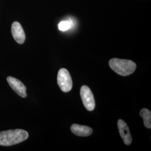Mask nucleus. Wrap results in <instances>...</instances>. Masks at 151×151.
<instances>
[{
    "label": "nucleus",
    "instance_id": "f257e3e1",
    "mask_svg": "<svg viewBox=\"0 0 151 151\" xmlns=\"http://www.w3.org/2000/svg\"><path fill=\"white\" fill-rule=\"evenodd\" d=\"M28 137V133L24 130L2 131L0 132V146H13L27 140Z\"/></svg>",
    "mask_w": 151,
    "mask_h": 151
},
{
    "label": "nucleus",
    "instance_id": "f03ea898",
    "mask_svg": "<svg viewBox=\"0 0 151 151\" xmlns=\"http://www.w3.org/2000/svg\"><path fill=\"white\" fill-rule=\"evenodd\" d=\"M109 65L117 74L123 76L130 75L134 73L137 65L132 60L113 58L109 61Z\"/></svg>",
    "mask_w": 151,
    "mask_h": 151
},
{
    "label": "nucleus",
    "instance_id": "7ed1b4c3",
    "mask_svg": "<svg viewBox=\"0 0 151 151\" xmlns=\"http://www.w3.org/2000/svg\"><path fill=\"white\" fill-rule=\"evenodd\" d=\"M57 83L63 92L70 91L72 88L73 82L69 71L65 68H61L57 75Z\"/></svg>",
    "mask_w": 151,
    "mask_h": 151
},
{
    "label": "nucleus",
    "instance_id": "20e7f679",
    "mask_svg": "<svg viewBox=\"0 0 151 151\" xmlns=\"http://www.w3.org/2000/svg\"><path fill=\"white\" fill-rule=\"evenodd\" d=\"M80 95L83 105L88 111H92L95 107V101L93 95L90 88L86 85L81 87Z\"/></svg>",
    "mask_w": 151,
    "mask_h": 151
},
{
    "label": "nucleus",
    "instance_id": "39448f33",
    "mask_svg": "<svg viewBox=\"0 0 151 151\" xmlns=\"http://www.w3.org/2000/svg\"><path fill=\"white\" fill-rule=\"evenodd\" d=\"M7 81L12 89L16 92L20 96L26 97L27 94V87L22 83V82L16 78L9 76L7 78Z\"/></svg>",
    "mask_w": 151,
    "mask_h": 151
},
{
    "label": "nucleus",
    "instance_id": "423d86ee",
    "mask_svg": "<svg viewBox=\"0 0 151 151\" xmlns=\"http://www.w3.org/2000/svg\"><path fill=\"white\" fill-rule=\"evenodd\" d=\"M118 128L119 134L126 145H130L132 142V137L130 133L129 127L127 123L122 119H119L118 121Z\"/></svg>",
    "mask_w": 151,
    "mask_h": 151
},
{
    "label": "nucleus",
    "instance_id": "0eeeda50",
    "mask_svg": "<svg viewBox=\"0 0 151 151\" xmlns=\"http://www.w3.org/2000/svg\"><path fill=\"white\" fill-rule=\"evenodd\" d=\"M11 32L13 38L17 43L22 44L25 40V34L22 25L17 22H14L11 27Z\"/></svg>",
    "mask_w": 151,
    "mask_h": 151
},
{
    "label": "nucleus",
    "instance_id": "6e6552de",
    "mask_svg": "<svg viewBox=\"0 0 151 151\" xmlns=\"http://www.w3.org/2000/svg\"><path fill=\"white\" fill-rule=\"evenodd\" d=\"M71 132L79 137H87L91 135L93 130L89 127L77 124H73L70 127Z\"/></svg>",
    "mask_w": 151,
    "mask_h": 151
},
{
    "label": "nucleus",
    "instance_id": "1a4fd4ad",
    "mask_svg": "<svg viewBox=\"0 0 151 151\" xmlns=\"http://www.w3.org/2000/svg\"><path fill=\"white\" fill-rule=\"evenodd\" d=\"M140 116L143 119V123L146 128H151V112L148 109L143 108L140 110Z\"/></svg>",
    "mask_w": 151,
    "mask_h": 151
},
{
    "label": "nucleus",
    "instance_id": "9d476101",
    "mask_svg": "<svg viewBox=\"0 0 151 151\" xmlns=\"http://www.w3.org/2000/svg\"><path fill=\"white\" fill-rule=\"evenodd\" d=\"M72 26L71 22L68 21H63L58 24V28L62 32H65L70 29Z\"/></svg>",
    "mask_w": 151,
    "mask_h": 151
}]
</instances>
